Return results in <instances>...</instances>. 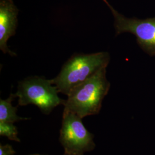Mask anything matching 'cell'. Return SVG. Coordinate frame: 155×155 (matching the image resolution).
I'll use <instances>...</instances> for the list:
<instances>
[{
  "label": "cell",
  "instance_id": "9c48e42d",
  "mask_svg": "<svg viewBox=\"0 0 155 155\" xmlns=\"http://www.w3.org/2000/svg\"><path fill=\"white\" fill-rule=\"evenodd\" d=\"M15 151L9 144L0 145V155H13Z\"/></svg>",
  "mask_w": 155,
  "mask_h": 155
},
{
  "label": "cell",
  "instance_id": "7a4b0ae2",
  "mask_svg": "<svg viewBox=\"0 0 155 155\" xmlns=\"http://www.w3.org/2000/svg\"><path fill=\"white\" fill-rule=\"evenodd\" d=\"M110 60L107 52L75 54L61 68L58 75L52 79L59 93L67 96L72 89L107 67Z\"/></svg>",
  "mask_w": 155,
  "mask_h": 155
},
{
  "label": "cell",
  "instance_id": "8992f818",
  "mask_svg": "<svg viewBox=\"0 0 155 155\" xmlns=\"http://www.w3.org/2000/svg\"><path fill=\"white\" fill-rule=\"evenodd\" d=\"M18 10L13 0H0V49L4 54H16L9 50L7 41L16 34Z\"/></svg>",
  "mask_w": 155,
  "mask_h": 155
},
{
  "label": "cell",
  "instance_id": "ba28073f",
  "mask_svg": "<svg viewBox=\"0 0 155 155\" xmlns=\"http://www.w3.org/2000/svg\"><path fill=\"white\" fill-rule=\"evenodd\" d=\"M0 135L5 136L12 141L20 142L18 137V131L13 123L0 122Z\"/></svg>",
  "mask_w": 155,
  "mask_h": 155
},
{
  "label": "cell",
  "instance_id": "5b68a950",
  "mask_svg": "<svg viewBox=\"0 0 155 155\" xmlns=\"http://www.w3.org/2000/svg\"><path fill=\"white\" fill-rule=\"evenodd\" d=\"M114 18L116 35L124 32L133 34L140 47L150 55H155V17L145 20L129 18L116 11L107 0H103Z\"/></svg>",
  "mask_w": 155,
  "mask_h": 155
},
{
  "label": "cell",
  "instance_id": "277c9868",
  "mask_svg": "<svg viewBox=\"0 0 155 155\" xmlns=\"http://www.w3.org/2000/svg\"><path fill=\"white\" fill-rule=\"evenodd\" d=\"M82 120L76 114L64 109L59 141L64 152L84 155L94 150V135L87 130Z\"/></svg>",
  "mask_w": 155,
  "mask_h": 155
},
{
  "label": "cell",
  "instance_id": "30bf717a",
  "mask_svg": "<svg viewBox=\"0 0 155 155\" xmlns=\"http://www.w3.org/2000/svg\"><path fill=\"white\" fill-rule=\"evenodd\" d=\"M63 155H79V154H73V153H67L64 152Z\"/></svg>",
  "mask_w": 155,
  "mask_h": 155
},
{
  "label": "cell",
  "instance_id": "3957f363",
  "mask_svg": "<svg viewBox=\"0 0 155 155\" xmlns=\"http://www.w3.org/2000/svg\"><path fill=\"white\" fill-rule=\"evenodd\" d=\"M59 91L51 80L39 77H28L19 82L16 95L18 105H34L45 114H49L64 100L58 96Z\"/></svg>",
  "mask_w": 155,
  "mask_h": 155
},
{
  "label": "cell",
  "instance_id": "52a82bcc",
  "mask_svg": "<svg viewBox=\"0 0 155 155\" xmlns=\"http://www.w3.org/2000/svg\"><path fill=\"white\" fill-rule=\"evenodd\" d=\"M16 97V94H11L8 98L0 100V122L14 124L15 122L27 119L17 116V106H13L12 104Z\"/></svg>",
  "mask_w": 155,
  "mask_h": 155
},
{
  "label": "cell",
  "instance_id": "6da1fadb",
  "mask_svg": "<svg viewBox=\"0 0 155 155\" xmlns=\"http://www.w3.org/2000/svg\"><path fill=\"white\" fill-rule=\"evenodd\" d=\"M106 67L102 68L93 77L74 87L64 101V110L83 118L100 112L102 102L110 89L106 77Z\"/></svg>",
  "mask_w": 155,
  "mask_h": 155
},
{
  "label": "cell",
  "instance_id": "8fae6325",
  "mask_svg": "<svg viewBox=\"0 0 155 155\" xmlns=\"http://www.w3.org/2000/svg\"><path fill=\"white\" fill-rule=\"evenodd\" d=\"M39 155V154H33V155Z\"/></svg>",
  "mask_w": 155,
  "mask_h": 155
}]
</instances>
